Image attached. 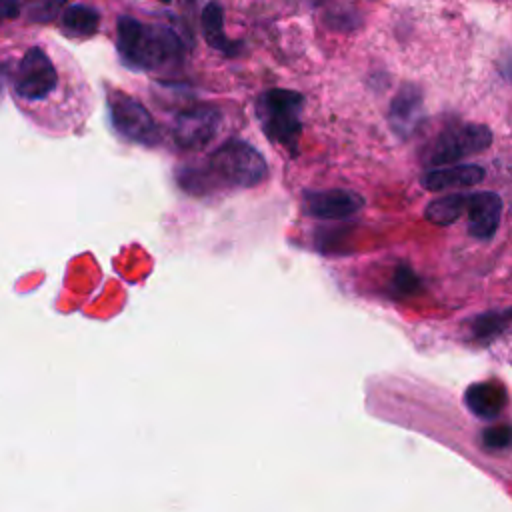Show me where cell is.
<instances>
[{
    "instance_id": "obj_1",
    "label": "cell",
    "mask_w": 512,
    "mask_h": 512,
    "mask_svg": "<svg viewBox=\"0 0 512 512\" xmlns=\"http://www.w3.org/2000/svg\"><path fill=\"white\" fill-rule=\"evenodd\" d=\"M12 92L20 108L50 132L82 126L90 114V92L78 70L42 46L28 48L16 62Z\"/></svg>"
},
{
    "instance_id": "obj_2",
    "label": "cell",
    "mask_w": 512,
    "mask_h": 512,
    "mask_svg": "<svg viewBox=\"0 0 512 512\" xmlns=\"http://www.w3.org/2000/svg\"><path fill=\"white\" fill-rule=\"evenodd\" d=\"M268 164L264 156L244 140H228L218 146L202 166H188L178 172V182L190 194L216 188H252L264 182Z\"/></svg>"
},
{
    "instance_id": "obj_3",
    "label": "cell",
    "mask_w": 512,
    "mask_h": 512,
    "mask_svg": "<svg viewBox=\"0 0 512 512\" xmlns=\"http://www.w3.org/2000/svg\"><path fill=\"white\" fill-rule=\"evenodd\" d=\"M118 50L126 64L156 70L178 58L180 44L166 28L144 26L132 18H122L118 24Z\"/></svg>"
},
{
    "instance_id": "obj_4",
    "label": "cell",
    "mask_w": 512,
    "mask_h": 512,
    "mask_svg": "<svg viewBox=\"0 0 512 512\" xmlns=\"http://www.w3.org/2000/svg\"><path fill=\"white\" fill-rule=\"evenodd\" d=\"M304 98L292 90L272 88L256 100V118L266 138L278 146L294 148L302 132Z\"/></svg>"
},
{
    "instance_id": "obj_5",
    "label": "cell",
    "mask_w": 512,
    "mask_h": 512,
    "mask_svg": "<svg viewBox=\"0 0 512 512\" xmlns=\"http://www.w3.org/2000/svg\"><path fill=\"white\" fill-rule=\"evenodd\" d=\"M492 142V132L484 124H462L440 132L424 152V164L448 166L468 156L486 150Z\"/></svg>"
},
{
    "instance_id": "obj_6",
    "label": "cell",
    "mask_w": 512,
    "mask_h": 512,
    "mask_svg": "<svg viewBox=\"0 0 512 512\" xmlns=\"http://www.w3.org/2000/svg\"><path fill=\"white\" fill-rule=\"evenodd\" d=\"M108 110L112 126L122 138L144 146H154L160 140L152 114L136 98L120 90H108Z\"/></svg>"
},
{
    "instance_id": "obj_7",
    "label": "cell",
    "mask_w": 512,
    "mask_h": 512,
    "mask_svg": "<svg viewBox=\"0 0 512 512\" xmlns=\"http://www.w3.org/2000/svg\"><path fill=\"white\" fill-rule=\"evenodd\" d=\"M222 124V114L212 106H196L176 116L172 126L174 144L182 150H200L208 146Z\"/></svg>"
},
{
    "instance_id": "obj_8",
    "label": "cell",
    "mask_w": 512,
    "mask_h": 512,
    "mask_svg": "<svg viewBox=\"0 0 512 512\" xmlns=\"http://www.w3.org/2000/svg\"><path fill=\"white\" fill-rule=\"evenodd\" d=\"M304 214L318 220H342L364 206V198L352 190H308L302 196Z\"/></svg>"
},
{
    "instance_id": "obj_9",
    "label": "cell",
    "mask_w": 512,
    "mask_h": 512,
    "mask_svg": "<svg viewBox=\"0 0 512 512\" xmlns=\"http://www.w3.org/2000/svg\"><path fill=\"white\" fill-rule=\"evenodd\" d=\"M504 202L498 192L484 190L466 194V208L468 214V234L476 240H490L502 220Z\"/></svg>"
},
{
    "instance_id": "obj_10",
    "label": "cell",
    "mask_w": 512,
    "mask_h": 512,
    "mask_svg": "<svg viewBox=\"0 0 512 512\" xmlns=\"http://www.w3.org/2000/svg\"><path fill=\"white\" fill-rule=\"evenodd\" d=\"M486 172L478 164H448L436 166L422 176V186L432 192L472 188L484 180Z\"/></svg>"
},
{
    "instance_id": "obj_11",
    "label": "cell",
    "mask_w": 512,
    "mask_h": 512,
    "mask_svg": "<svg viewBox=\"0 0 512 512\" xmlns=\"http://www.w3.org/2000/svg\"><path fill=\"white\" fill-rule=\"evenodd\" d=\"M508 394L500 382H476L464 394L466 408L484 420L498 418L506 408Z\"/></svg>"
},
{
    "instance_id": "obj_12",
    "label": "cell",
    "mask_w": 512,
    "mask_h": 512,
    "mask_svg": "<svg viewBox=\"0 0 512 512\" xmlns=\"http://www.w3.org/2000/svg\"><path fill=\"white\" fill-rule=\"evenodd\" d=\"M464 208H466V194L454 192L428 202L424 210V218L436 226H446L456 222L464 214Z\"/></svg>"
},
{
    "instance_id": "obj_13",
    "label": "cell",
    "mask_w": 512,
    "mask_h": 512,
    "mask_svg": "<svg viewBox=\"0 0 512 512\" xmlns=\"http://www.w3.org/2000/svg\"><path fill=\"white\" fill-rule=\"evenodd\" d=\"M418 96L414 90L410 92H402L398 94V98L394 100L392 104V110H390V124L392 128L400 134V136H406L414 124H416V118H418Z\"/></svg>"
},
{
    "instance_id": "obj_14",
    "label": "cell",
    "mask_w": 512,
    "mask_h": 512,
    "mask_svg": "<svg viewBox=\"0 0 512 512\" xmlns=\"http://www.w3.org/2000/svg\"><path fill=\"white\" fill-rule=\"evenodd\" d=\"M62 28L72 36H90L98 28V14L90 6H70L62 14Z\"/></svg>"
},
{
    "instance_id": "obj_15",
    "label": "cell",
    "mask_w": 512,
    "mask_h": 512,
    "mask_svg": "<svg viewBox=\"0 0 512 512\" xmlns=\"http://www.w3.org/2000/svg\"><path fill=\"white\" fill-rule=\"evenodd\" d=\"M482 444L484 448H490V450H506L510 446V426L500 424V426L486 428L482 434Z\"/></svg>"
},
{
    "instance_id": "obj_16",
    "label": "cell",
    "mask_w": 512,
    "mask_h": 512,
    "mask_svg": "<svg viewBox=\"0 0 512 512\" xmlns=\"http://www.w3.org/2000/svg\"><path fill=\"white\" fill-rule=\"evenodd\" d=\"M20 12V0H0V26L4 20L16 18Z\"/></svg>"
},
{
    "instance_id": "obj_17",
    "label": "cell",
    "mask_w": 512,
    "mask_h": 512,
    "mask_svg": "<svg viewBox=\"0 0 512 512\" xmlns=\"http://www.w3.org/2000/svg\"><path fill=\"white\" fill-rule=\"evenodd\" d=\"M164 2H166V0H164Z\"/></svg>"
}]
</instances>
